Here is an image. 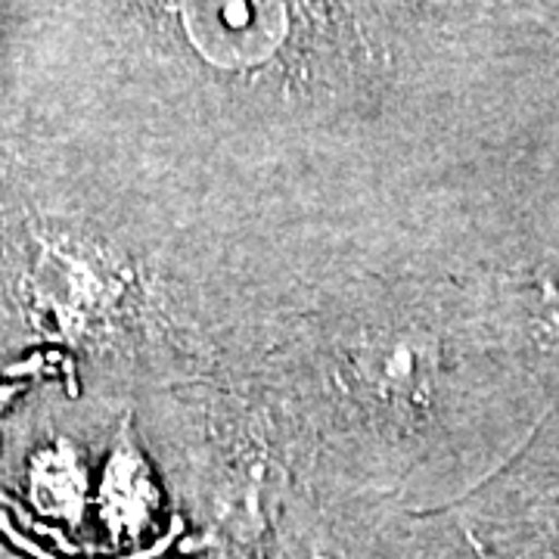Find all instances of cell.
Instances as JSON below:
<instances>
[{
    "label": "cell",
    "mask_w": 559,
    "mask_h": 559,
    "mask_svg": "<svg viewBox=\"0 0 559 559\" xmlns=\"http://www.w3.org/2000/svg\"><path fill=\"white\" fill-rule=\"evenodd\" d=\"M190 35L218 62L261 60L283 35L277 0H187Z\"/></svg>",
    "instance_id": "obj_1"
}]
</instances>
